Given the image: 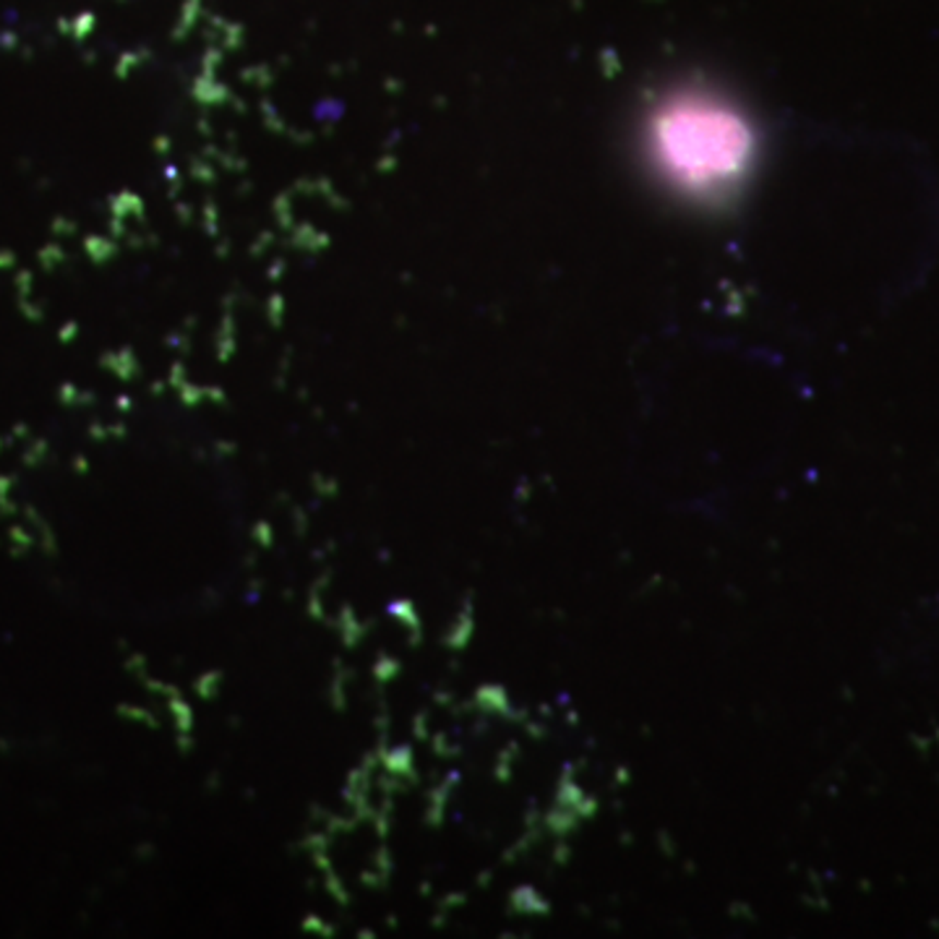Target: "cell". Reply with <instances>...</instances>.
Masks as SVG:
<instances>
[{
	"instance_id": "cell-1",
	"label": "cell",
	"mask_w": 939,
	"mask_h": 939,
	"mask_svg": "<svg viewBox=\"0 0 939 939\" xmlns=\"http://www.w3.org/2000/svg\"><path fill=\"white\" fill-rule=\"evenodd\" d=\"M657 152L676 178L689 186H715L739 176L751 152L747 123L710 103L666 107L655 123Z\"/></svg>"
},
{
	"instance_id": "cell-2",
	"label": "cell",
	"mask_w": 939,
	"mask_h": 939,
	"mask_svg": "<svg viewBox=\"0 0 939 939\" xmlns=\"http://www.w3.org/2000/svg\"><path fill=\"white\" fill-rule=\"evenodd\" d=\"M373 627L376 623L371 619L358 621V616H355V610L350 606H342L340 619H334V629H340L345 647H358L360 642H364V637H368V632H371Z\"/></svg>"
},
{
	"instance_id": "cell-3",
	"label": "cell",
	"mask_w": 939,
	"mask_h": 939,
	"mask_svg": "<svg viewBox=\"0 0 939 939\" xmlns=\"http://www.w3.org/2000/svg\"><path fill=\"white\" fill-rule=\"evenodd\" d=\"M223 687H225L223 670H210V674L199 676V679L193 681V692H197L201 700H217L219 692H223Z\"/></svg>"
},
{
	"instance_id": "cell-4",
	"label": "cell",
	"mask_w": 939,
	"mask_h": 939,
	"mask_svg": "<svg viewBox=\"0 0 939 939\" xmlns=\"http://www.w3.org/2000/svg\"><path fill=\"white\" fill-rule=\"evenodd\" d=\"M392 616H397L402 623H407V627H411V645H418L420 642V621H418V614H415L413 603L411 601L394 603Z\"/></svg>"
},
{
	"instance_id": "cell-5",
	"label": "cell",
	"mask_w": 939,
	"mask_h": 939,
	"mask_svg": "<svg viewBox=\"0 0 939 939\" xmlns=\"http://www.w3.org/2000/svg\"><path fill=\"white\" fill-rule=\"evenodd\" d=\"M167 704H170V713H173V721H176V728L178 730H191L193 728L191 704H188L180 694L173 697V700H167Z\"/></svg>"
},
{
	"instance_id": "cell-6",
	"label": "cell",
	"mask_w": 939,
	"mask_h": 939,
	"mask_svg": "<svg viewBox=\"0 0 939 939\" xmlns=\"http://www.w3.org/2000/svg\"><path fill=\"white\" fill-rule=\"evenodd\" d=\"M118 715L126 717V721L144 723L146 728H159L157 715L150 713V710H144V708H136V704H118Z\"/></svg>"
},
{
	"instance_id": "cell-7",
	"label": "cell",
	"mask_w": 939,
	"mask_h": 939,
	"mask_svg": "<svg viewBox=\"0 0 939 939\" xmlns=\"http://www.w3.org/2000/svg\"><path fill=\"white\" fill-rule=\"evenodd\" d=\"M324 888H326V892L329 895L334 898V901H337L340 905H350V890L345 888V882L340 880L337 875H334V869H329V871H324Z\"/></svg>"
},
{
	"instance_id": "cell-8",
	"label": "cell",
	"mask_w": 939,
	"mask_h": 939,
	"mask_svg": "<svg viewBox=\"0 0 939 939\" xmlns=\"http://www.w3.org/2000/svg\"><path fill=\"white\" fill-rule=\"evenodd\" d=\"M400 674V663L394 661V657H389V655H381L379 661H376V666H373V676L379 681H389V679H394V676Z\"/></svg>"
},
{
	"instance_id": "cell-9",
	"label": "cell",
	"mask_w": 939,
	"mask_h": 939,
	"mask_svg": "<svg viewBox=\"0 0 939 939\" xmlns=\"http://www.w3.org/2000/svg\"><path fill=\"white\" fill-rule=\"evenodd\" d=\"M345 687H347V684L342 681L340 676H334V679H332V687H329V702H332V708L337 710V713H342V710L347 708Z\"/></svg>"
},
{
	"instance_id": "cell-10",
	"label": "cell",
	"mask_w": 939,
	"mask_h": 939,
	"mask_svg": "<svg viewBox=\"0 0 939 939\" xmlns=\"http://www.w3.org/2000/svg\"><path fill=\"white\" fill-rule=\"evenodd\" d=\"M304 931H313V935H321V937H334V935H337L332 924L321 922V918L317 914H311V916L304 918Z\"/></svg>"
},
{
	"instance_id": "cell-11",
	"label": "cell",
	"mask_w": 939,
	"mask_h": 939,
	"mask_svg": "<svg viewBox=\"0 0 939 939\" xmlns=\"http://www.w3.org/2000/svg\"><path fill=\"white\" fill-rule=\"evenodd\" d=\"M392 867H394L392 854H389V851L384 848V845H381V848L376 851V854H373V867H371V869L381 871V875L389 877V875H392Z\"/></svg>"
},
{
	"instance_id": "cell-12",
	"label": "cell",
	"mask_w": 939,
	"mask_h": 939,
	"mask_svg": "<svg viewBox=\"0 0 939 939\" xmlns=\"http://www.w3.org/2000/svg\"><path fill=\"white\" fill-rule=\"evenodd\" d=\"M251 538L259 543L261 548H270L272 543H274V535H272V527L266 525V522H257V525H253V533H251Z\"/></svg>"
},
{
	"instance_id": "cell-13",
	"label": "cell",
	"mask_w": 939,
	"mask_h": 939,
	"mask_svg": "<svg viewBox=\"0 0 939 939\" xmlns=\"http://www.w3.org/2000/svg\"><path fill=\"white\" fill-rule=\"evenodd\" d=\"M126 670L136 676L139 681H144L146 676H150V674H146V657L144 655H131L129 661H126Z\"/></svg>"
},
{
	"instance_id": "cell-14",
	"label": "cell",
	"mask_w": 939,
	"mask_h": 939,
	"mask_svg": "<svg viewBox=\"0 0 939 939\" xmlns=\"http://www.w3.org/2000/svg\"><path fill=\"white\" fill-rule=\"evenodd\" d=\"M308 614H311V619L326 621V610L321 606V593L317 590H311V595H308Z\"/></svg>"
},
{
	"instance_id": "cell-15",
	"label": "cell",
	"mask_w": 939,
	"mask_h": 939,
	"mask_svg": "<svg viewBox=\"0 0 939 939\" xmlns=\"http://www.w3.org/2000/svg\"><path fill=\"white\" fill-rule=\"evenodd\" d=\"M178 751L180 754H191L193 751V739H191V730H178Z\"/></svg>"
},
{
	"instance_id": "cell-16",
	"label": "cell",
	"mask_w": 939,
	"mask_h": 939,
	"mask_svg": "<svg viewBox=\"0 0 939 939\" xmlns=\"http://www.w3.org/2000/svg\"><path fill=\"white\" fill-rule=\"evenodd\" d=\"M139 856H141V858H144V856H152V843H144V845H141V848H139Z\"/></svg>"
},
{
	"instance_id": "cell-17",
	"label": "cell",
	"mask_w": 939,
	"mask_h": 939,
	"mask_svg": "<svg viewBox=\"0 0 939 939\" xmlns=\"http://www.w3.org/2000/svg\"><path fill=\"white\" fill-rule=\"evenodd\" d=\"M217 786H219V775H217V773H214V775L210 777V791H214V788H217Z\"/></svg>"
}]
</instances>
